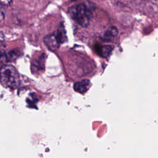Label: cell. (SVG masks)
I'll return each mask as SVG.
<instances>
[{
  "instance_id": "6da1fadb",
  "label": "cell",
  "mask_w": 158,
  "mask_h": 158,
  "mask_svg": "<svg viewBox=\"0 0 158 158\" xmlns=\"http://www.w3.org/2000/svg\"><path fill=\"white\" fill-rule=\"evenodd\" d=\"M69 13L78 24L84 27L88 26L92 15L90 9L83 3L70 7Z\"/></svg>"
},
{
  "instance_id": "7a4b0ae2",
  "label": "cell",
  "mask_w": 158,
  "mask_h": 158,
  "mask_svg": "<svg viewBox=\"0 0 158 158\" xmlns=\"http://www.w3.org/2000/svg\"><path fill=\"white\" fill-rule=\"evenodd\" d=\"M1 81L5 87L14 89L20 82L19 75L17 70L10 65H5L1 68Z\"/></svg>"
},
{
  "instance_id": "3957f363",
  "label": "cell",
  "mask_w": 158,
  "mask_h": 158,
  "mask_svg": "<svg viewBox=\"0 0 158 158\" xmlns=\"http://www.w3.org/2000/svg\"><path fill=\"white\" fill-rule=\"evenodd\" d=\"M44 42L46 46L52 51H55L59 47L60 42L56 33V32L48 35L44 38Z\"/></svg>"
},
{
  "instance_id": "277c9868",
  "label": "cell",
  "mask_w": 158,
  "mask_h": 158,
  "mask_svg": "<svg viewBox=\"0 0 158 158\" xmlns=\"http://www.w3.org/2000/svg\"><path fill=\"white\" fill-rule=\"evenodd\" d=\"M90 82L88 80H83L81 81L77 82L74 84V89L80 93H83L86 92L89 87Z\"/></svg>"
},
{
  "instance_id": "5b68a950",
  "label": "cell",
  "mask_w": 158,
  "mask_h": 158,
  "mask_svg": "<svg viewBox=\"0 0 158 158\" xmlns=\"http://www.w3.org/2000/svg\"><path fill=\"white\" fill-rule=\"evenodd\" d=\"M112 48L109 45L105 46H97L95 47V50L96 52L100 56L102 57H108L112 51Z\"/></svg>"
},
{
  "instance_id": "8992f818",
  "label": "cell",
  "mask_w": 158,
  "mask_h": 158,
  "mask_svg": "<svg viewBox=\"0 0 158 158\" xmlns=\"http://www.w3.org/2000/svg\"><path fill=\"white\" fill-rule=\"evenodd\" d=\"M118 34V30L116 27L111 26L109 27L105 32L104 36L107 38H113L117 36Z\"/></svg>"
},
{
  "instance_id": "52a82bcc",
  "label": "cell",
  "mask_w": 158,
  "mask_h": 158,
  "mask_svg": "<svg viewBox=\"0 0 158 158\" xmlns=\"http://www.w3.org/2000/svg\"><path fill=\"white\" fill-rule=\"evenodd\" d=\"M56 33L59 40L60 43H62L65 41V40H67V37H66V35H65V28L63 27V25H61L58 28V30L56 31Z\"/></svg>"
},
{
  "instance_id": "ba28073f",
  "label": "cell",
  "mask_w": 158,
  "mask_h": 158,
  "mask_svg": "<svg viewBox=\"0 0 158 158\" xmlns=\"http://www.w3.org/2000/svg\"><path fill=\"white\" fill-rule=\"evenodd\" d=\"M19 55V51L17 50H12L6 55V59L7 60H12L15 59Z\"/></svg>"
},
{
  "instance_id": "9c48e42d",
  "label": "cell",
  "mask_w": 158,
  "mask_h": 158,
  "mask_svg": "<svg viewBox=\"0 0 158 158\" xmlns=\"http://www.w3.org/2000/svg\"><path fill=\"white\" fill-rule=\"evenodd\" d=\"M0 1H1V5H4V6H10L12 2V0H0Z\"/></svg>"
},
{
  "instance_id": "30bf717a",
  "label": "cell",
  "mask_w": 158,
  "mask_h": 158,
  "mask_svg": "<svg viewBox=\"0 0 158 158\" xmlns=\"http://www.w3.org/2000/svg\"><path fill=\"white\" fill-rule=\"evenodd\" d=\"M4 17V14L3 13V9L1 7V20H2Z\"/></svg>"
},
{
  "instance_id": "8fae6325",
  "label": "cell",
  "mask_w": 158,
  "mask_h": 158,
  "mask_svg": "<svg viewBox=\"0 0 158 158\" xmlns=\"http://www.w3.org/2000/svg\"><path fill=\"white\" fill-rule=\"evenodd\" d=\"M71 1H76V0H71Z\"/></svg>"
}]
</instances>
